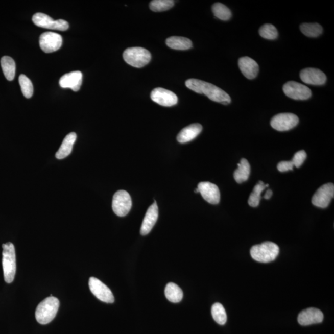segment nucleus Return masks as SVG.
<instances>
[{
	"label": "nucleus",
	"mask_w": 334,
	"mask_h": 334,
	"mask_svg": "<svg viewBox=\"0 0 334 334\" xmlns=\"http://www.w3.org/2000/svg\"><path fill=\"white\" fill-rule=\"evenodd\" d=\"M185 84L188 89L196 93L206 95L211 101L224 105L229 104L231 102L230 96L212 84L196 79H190L186 81Z\"/></svg>",
	"instance_id": "obj_1"
},
{
	"label": "nucleus",
	"mask_w": 334,
	"mask_h": 334,
	"mask_svg": "<svg viewBox=\"0 0 334 334\" xmlns=\"http://www.w3.org/2000/svg\"><path fill=\"white\" fill-rule=\"evenodd\" d=\"M2 265L5 282H13L16 272V258L15 248L12 243L8 242L2 245Z\"/></svg>",
	"instance_id": "obj_2"
},
{
	"label": "nucleus",
	"mask_w": 334,
	"mask_h": 334,
	"mask_svg": "<svg viewBox=\"0 0 334 334\" xmlns=\"http://www.w3.org/2000/svg\"><path fill=\"white\" fill-rule=\"evenodd\" d=\"M60 306V301L54 297L46 298L38 305L36 318L40 324H47L54 320Z\"/></svg>",
	"instance_id": "obj_3"
},
{
	"label": "nucleus",
	"mask_w": 334,
	"mask_h": 334,
	"mask_svg": "<svg viewBox=\"0 0 334 334\" xmlns=\"http://www.w3.org/2000/svg\"><path fill=\"white\" fill-rule=\"evenodd\" d=\"M279 247L271 242L253 246L250 251L252 258L257 262L268 263L273 261L279 254Z\"/></svg>",
	"instance_id": "obj_4"
},
{
	"label": "nucleus",
	"mask_w": 334,
	"mask_h": 334,
	"mask_svg": "<svg viewBox=\"0 0 334 334\" xmlns=\"http://www.w3.org/2000/svg\"><path fill=\"white\" fill-rule=\"evenodd\" d=\"M126 63L134 68H142L151 60V53L142 47H131L126 50L123 55Z\"/></svg>",
	"instance_id": "obj_5"
},
{
	"label": "nucleus",
	"mask_w": 334,
	"mask_h": 334,
	"mask_svg": "<svg viewBox=\"0 0 334 334\" xmlns=\"http://www.w3.org/2000/svg\"><path fill=\"white\" fill-rule=\"evenodd\" d=\"M32 21L38 27L65 31L69 28L68 22L63 19L54 20L45 14L37 13L32 17Z\"/></svg>",
	"instance_id": "obj_6"
},
{
	"label": "nucleus",
	"mask_w": 334,
	"mask_h": 334,
	"mask_svg": "<svg viewBox=\"0 0 334 334\" xmlns=\"http://www.w3.org/2000/svg\"><path fill=\"white\" fill-rule=\"evenodd\" d=\"M132 201L130 194L124 190H120L114 195L112 209L116 216L125 217L131 209Z\"/></svg>",
	"instance_id": "obj_7"
},
{
	"label": "nucleus",
	"mask_w": 334,
	"mask_h": 334,
	"mask_svg": "<svg viewBox=\"0 0 334 334\" xmlns=\"http://www.w3.org/2000/svg\"><path fill=\"white\" fill-rule=\"evenodd\" d=\"M62 36L55 32H44L40 36V47L46 54L58 51L62 46Z\"/></svg>",
	"instance_id": "obj_8"
},
{
	"label": "nucleus",
	"mask_w": 334,
	"mask_h": 334,
	"mask_svg": "<svg viewBox=\"0 0 334 334\" xmlns=\"http://www.w3.org/2000/svg\"><path fill=\"white\" fill-rule=\"evenodd\" d=\"M283 90L289 98L300 101L308 99L312 94L309 88L295 81L287 82L284 84Z\"/></svg>",
	"instance_id": "obj_9"
},
{
	"label": "nucleus",
	"mask_w": 334,
	"mask_h": 334,
	"mask_svg": "<svg viewBox=\"0 0 334 334\" xmlns=\"http://www.w3.org/2000/svg\"><path fill=\"white\" fill-rule=\"evenodd\" d=\"M90 291L99 300L107 303H113L115 298L107 285L95 277H90L89 282Z\"/></svg>",
	"instance_id": "obj_10"
},
{
	"label": "nucleus",
	"mask_w": 334,
	"mask_h": 334,
	"mask_svg": "<svg viewBox=\"0 0 334 334\" xmlns=\"http://www.w3.org/2000/svg\"><path fill=\"white\" fill-rule=\"evenodd\" d=\"M298 122L297 115L291 113H283L274 116L271 120V125L275 130L285 131L295 127Z\"/></svg>",
	"instance_id": "obj_11"
},
{
	"label": "nucleus",
	"mask_w": 334,
	"mask_h": 334,
	"mask_svg": "<svg viewBox=\"0 0 334 334\" xmlns=\"http://www.w3.org/2000/svg\"><path fill=\"white\" fill-rule=\"evenodd\" d=\"M334 185L333 183L325 184L316 191L312 198V204L320 208L329 206L331 200L333 198Z\"/></svg>",
	"instance_id": "obj_12"
},
{
	"label": "nucleus",
	"mask_w": 334,
	"mask_h": 334,
	"mask_svg": "<svg viewBox=\"0 0 334 334\" xmlns=\"http://www.w3.org/2000/svg\"><path fill=\"white\" fill-rule=\"evenodd\" d=\"M151 98L155 103L163 107H172L178 103V98L175 93L160 87L152 90Z\"/></svg>",
	"instance_id": "obj_13"
},
{
	"label": "nucleus",
	"mask_w": 334,
	"mask_h": 334,
	"mask_svg": "<svg viewBox=\"0 0 334 334\" xmlns=\"http://www.w3.org/2000/svg\"><path fill=\"white\" fill-rule=\"evenodd\" d=\"M199 193L207 203L211 204H218L221 200V193L218 186L215 184L208 182L199 183L198 186Z\"/></svg>",
	"instance_id": "obj_14"
},
{
	"label": "nucleus",
	"mask_w": 334,
	"mask_h": 334,
	"mask_svg": "<svg viewBox=\"0 0 334 334\" xmlns=\"http://www.w3.org/2000/svg\"><path fill=\"white\" fill-rule=\"evenodd\" d=\"M300 78L304 83L321 86L326 83L327 78L324 73L317 68H307L300 73Z\"/></svg>",
	"instance_id": "obj_15"
},
{
	"label": "nucleus",
	"mask_w": 334,
	"mask_h": 334,
	"mask_svg": "<svg viewBox=\"0 0 334 334\" xmlns=\"http://www.w3.org/2000/svg\"><path fill=\"white\" fill-rule=\"evenodd\" d=\"M324 315L321 310L310 307L302 311L298 315V321L301 326L321 323L323 321Z\"/></svg>",
	"instance_id": "obj_16"
},
{
	"label": "nucleus",
	"mask_w": 334,
	"mask_h": 334,
	"mask_svg": "<svg viewBox=\"0 0 334 334\" xmlns=\"http://www.w3.org/2000/svg\"><path fill=\"white\" fill-rule=\"evenodd\" d=\"M83 83V74L80 71L67 73L60 78V86L64 89H71L75 92H78L81 89Z\"/></svg>",
	"instance_id": "obj_17"
},
{
	"label": "nucleus",
	"mask_w": 334,
	"mask_h": 334,
	"mask_svg": "<svg viewBox=\"0 0 334 334\" xmlns=\"http://www.w3.org/2000/svg\"><path fill=\"white\" fill-rule=\"evenodd\" d=\"M158 217H159V209L156 202H154V203L149 207L144 218L140 228V234L142 235L145 236L150 233L157 221Z\"/></svg>",
	"instance_id": "obj_18"
},
{
	"label": "nucleus",
	"mask_w": 334,
	"mask_h": 334,
	"mask_svg": "<svg viewBox=\"0 0 334 334\" xmlns=\"http://www.w3.org/2000/svg\"><path fill=\"white\" fill-rule=\"evenodd\" d=\"M238 65L242 74L248 80H253L258 74V64L250 57L240 58L238 61Z\"/></svg>",
	"instance_id": "obj_19"
},
{
	"label": "nucleus",
	"mask_w": 334,
	"mask_h": 334,
	"mask_svg": "<svg viewBox=\"0 0 334 334\" xmlns=\"http://www.w3.org/2000/svg\"><path fill=\"white\" fill-rule=\"evenodd\" d=\"M203 130L202 125L198 124H192L183 129L178 134L177 139L180 143H186L196 138Z\"/></svg>",
	"instance_id": "obj_20"
},
{
	"label": "nucleus",
	"mask_w": 334,
	"mask_h": 334,
	"mask_svg": "<svg viewBox=\"0 0 334 334\" xmlns=\"http://www.w3.org/2000/svg\"><path fill=\"white\" fill-rule=\"evenodd\" d=\"M76 134L71 133L68 134L64 139L59 149L56 153V158L58 159H63L71 153L73 145L76 140Z\"/></svg>",
	"instance_id": "obj_21"
},
{
	"label": "nucleus",
	"mask_w": 334,
	"mask_h": 334,
	"mask_svg": "<svg viewBox=\"0 0 334 334\" xmlns=\"http://www.w3.org/2000/svg\"><path fill=\"white\" fill-rule=\"evenodd\" d=\"M166 44L169 47L178 51H186L191 49L193 46L191 40L186 37L177 36L168 38L166 40Z\"/></svg>",
	"instance_id": "obj_22"
},
{
	"label": "nucleus",
	"mask_w": 334,
	"mask_h": 334,
	"mask_svg": "<svg viewBox=\"0 0 334 334\" xmlns=\"http://www.w3.org/2000/svg\"><path fill=\"white\" fill-rule=\"evenodd\" d=\"M238 169L234 172V178L236 183H242L248 180L250 177L251 167L248 161L242 159L238 164Z\"/></svg>",
	"instance_id": "obj_23"
},
{
	"label": "nucleus",
	"mask_w": 334,
	"mask_h": 334,
	"mask_svg": "<svg viewBox=\"0 0 334 334\" xmlns=\"http://www.w3.org/2000/svg\"><path fill=\"white\" fill-rule=\"evenodd\" d=\"M1 65L5 78L9 81H13L15 77V61L10 57L5 56L1 59Z\"/></svg>",
	"instance_id": "obj_24"
},
{
	"label": "nucleus",
	"mask_w": 334,
	"mask_h": 334,
	"mask_svg": "<svg viewBox=\"0 0 334 334\" xmlns=\"http://www.w3.org/2000/svg\"><path fill=\"white\" fill-rule=\"evenodd\" d=\"M165 295L167 300L174 303L180 302L183 297L182 290L174 283L167 284L165 289Z\"/></svg>",
	"instance_id": "obj_25"
},
{
	"label": "nucleus",
	"mask_w": 334,
	"mask_h": 334,
	"mask_svg": "<svg viewBox=\"0 0 334 334\" xmlns=\"http://www.w3.org/2000/svg\"><path fill=\"white\" fill-rule=\"evenodd\" d=\"M268 186V184H265L262 181H259L258 184L254 186L248 199V204L251 207H256L259 206L261 199V193Z\"/></svg>",
	"instance_id": "obj_26"
},
{
	"label": "nucleus",
	"mask_w": 334,
	"mask_h": 334,
	"mask_svg": "<svg viewBox=\"0 0 334 334\" xmlns=\"http://www.w3.org/2000/svg\"><path fill=\"white\" fill-rule=\"evenodd\" d=\"M301 32L309 37H317L322 33V28L317 23H304L300 26Z\"/></svg>",
	"instance_id": "obj_27"
},
{
	"label": "nucleus",
	"mask_w": 334,
	"mask_h": 334,
	"mask_svg": "<svg viewBox=\"0 0 334 334\" xmlns=\"http://www.w3.org/2000/svg\"><path fill=\"white\" fill-rule=\"evenodd\" d=\"M212 315L217 323L220 325H224L226 323L227 316L226 312L222 304L216 303L212 307Z\"/></svg>",
	"instance_id": "obj_28"
},
{
	"label": "nucleus",
	"mask_w": 334,
	"mask_h": 334,
	"mask_svg": "<svg viewBox=\"0 0 334 334\" xmlns=\"http://www.w3.org/2000/svg\"><path fill=\"white\" fill-rule=\"evenodd\" d=\"M212 11L216 17L222 20H228L231 18V12L226 6L216 3L212 6Z\"/></svg>",
	"instance_id": "obj_29"
},
{
	"label": "nucleus",
	"mask_w": 334,
	"mask_h": 334,
	"mask_svg": "<svg viewBox=\"0 0 334 334\" xmlns=\"http://www.w3.org/2000/svg\"><path fill=\"white\" fill-rule=\"evenodd\" d=\"M19 82L23 95L26 98L30 99L34 93L33 84L31 81L26 75H21L19 76Z\"/></svg>",
	"instance_id": "obj_30"
},
{
	"label": "nucleus",
	"mask_w": 334,
	"mask_h": 334,
	"mask_svg": "<svg viewBox=\"0 0 334 334\" xmlns=\"http://www.w3.org/2000/svg\"><path fill=\"white\" fill-rule=\"evenodd\" d=\"M174 5V1L172 0H154L150 3L149 7L154 12H161L170 10Z\"/></svg>",
	"instance_id": "obj_31"
},
{
	"label": "nucleus",
	"mask_w": 334,
	"mask_h": 334,
	"mask_svg": "<svg viewBox=\"0 0 334 334\" xmlns=\"http://www.w3.org/2000/svg\"><path fill=\"white\" fill-rule=\"evenodd\" d=\"M260 36L266 39L274 40L277 39L278 31L275 26L270 24H266L259 29Z\"/></svg>",
	"instance_id": "obj_32"
},
{
	"label": "nucleus",
	"mask_w": 334,
	"mask_h": 334,
	"mask_svg": "<svg viewBox=\"0 0 334 334\" xmlns=\"http://www.w3.org/2000/svg\"><path fill=\"white\" fill-rule=\"evenodd\" d=\"M307 155L306 152L304 151H300L297 152L294 155V158L292 160V162L294 165L297 168L302 165L306 159Z\"/></svg>",
	"instance_id": "obj_33"
},
{
	"label": "nucleus",
	"mask_w": 334,
	"mask_h": 334,
	"mask_svg": "<svg viewBox=\"0 0 334 334\" xmlns=\"http://www.w3.org/2000/svg\"><path fill=\"white\" fill-rule=\"evenodd\" d=\"M294 164L292 161H282L278 164L277 169L280 172H285L289 171H293Z\"/></svg>",
	"instance_id": "obj_34"
},
{
	"label": "nucleus",
	"mask_w": 334,
	"mask_h": 334,
	"mask_svg": "<svg viewBox=\"0 0 334 334\" xmlns=\"http://www.w3.org/2000/svg\"><path fill=\"white\" fill-rule=\"evenodd\" d=\"M272 194H273V193H272L271 190L268 189V191L266 192L265 196H264V198L266 199H269L272 197Z\"/></svg>",
	"instance_id": "obj_35"
},
{
	"label": "nucleus",
	"mask_w": 334,
	"mask_h": 334,
	"mask_svg": "<svg viewBox=\"0 0 334 334\" xmlns=\"http://www.w3.org/2000/svg\"><path fill=\"white\" fill-rule=\"evenodd\" d=\"M195 192L196 193H199V189H198V187H197V188H196V189L195 190Z\"/></svg>",
	"instance_id": "obj_36"
}]
</instances>
